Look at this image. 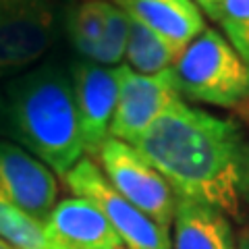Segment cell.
Segmentation results:
<instances>
[{
    "instance_id": "ac0fdd59",
    "label": "cell",
    "mask_w": 249,
    "mask_h": 249,
    "mask_svg": "<svg viewBox=\"0 0 249 249\" xmlns=\"http://www.w3.org/2000/svg\"><path fill=\"white\" fill-rule=\"evenodd\" d=\"M0 137L11 139V116H9V100L4 88H0Z\"/></svg>"
},
{
    "instance_id": "9c48e42d",
    "label": "cell",
    "mask_w": 249,
    "mask_h": 249,
    "mask_svg": "<svg viewBox=\"0 0 249 249\" xmlns=\"http://www.w3.org/2000/svg\"><path fill=\"white\" fill-rule=\"evenodd\" d=\"M0 191L42 224L58 204V181L52 170L4 137H0Z\"/></svg>"
},
{
    "instance_id": "8fae6325",
    "label": "cell",
    "mask_w": 249,
    "mask_h": 249,
    "mask_svg": "<svg viewBox=\"0 0 249 249\" xmlns=\"http://www.w3.org/2000/svg\"><path fill=\"white\" fill-rule=\"evenodd\" d=\"M114 6L156 31L175 48L183 50L187 44L206 31V17L193 0H108Z\"/></svg>"
},
{
    "instance_id": "9a60e30c",
    "label": "cell",
    "mask_w": 249,
    "mask_h": 249,
    "mask_svg": "<svg viewBox=\"0 0 249 249\" xmlns=\"http://www.w3.org/2000/svg\"><path fill=\"white\" fill-rule=\"evenodd\" d=\"M0 239L13 249H54L40 220L25 214L0 191Z\"/></svg>"
},
{
    "instance_id": "7402d4cb",
    "label": "cell",
    "mask_w": 249,
    "mask_h": 249,
    "mask_svg": "<svg viewBox=\"0 0 249 249\" xmlns=\"http://www.w3.org/2000/svg\"><path fill=\"white\" fill-rule=\"evenodd\" d=\"M241 249H249V231L243 235V239H241Z\"/></svg>"
},
{
    "instance_id": "ffe728a7",
    "label": "cell",
    "mask_w": 249,
    "mask_h": 249,
    "mask_svg": "<svg viewBox=\"0 0 249 249\" xmlns=\"http://www.w3.org/2000/svg\"><path fill=\"white\" fill-rule=\"evenodd\" d=\"M243 197L249 201V143H245L243 152Z\"/></svg>"
},
{
    "instance_id": "44dd1931",
    "label": "cell",
    "mask_w": 249,
    "mask_h": 249,
    "mask_svg": "<svg viewBox=\"0 0 249 249\" xmlns=\"http://www.w3.org/2000/svg\"><path fill=\"white\" fill-rule=\"evenodd\" d=\"M239 108H241V114H243V116H245V119L249 121V98H247V100H245V102H243V104H241Z\"/></svg>"
},
{
    "instance_id": "8992f818",
    "label": "cell",
    "mask_w": 249,
    "mask_h": 249,
    "mask_svg": "<svg viewBox=\"0 0 249 249\" xmlns=\"http://www.w3.org/2000/svg\"><path fill=\"white\" fill-rule=\"evenodd\" d=\"M75 197H85L96 204L116 235L121 237L123 247L127 249H170L168 232L162 231L150 216L124 199L114 187L108 183L104 173L96 162L81 158L62 177Z\"/></svg>"
},
{
    "instance_id": "277c9868",
    "label": "cell",
    "mask_w": 249,
    "mask_h": 249,
    "mask_svg": "<svg viewBox=\"0 0 249 249\" xmlns=\"http://www.w3.org/2000/svg\"><path fill=\"white\" fill-rule=\"evenodd\" d=\"M62 0H0V79L46 56L62 27Z\"/></svg>"
},
{
    "instance_id": "ba28073f",
    "label": "cell",
    "mask_w": 249,
    "mask_h": 249,
    "mask_svg": "<svg viewBox=\"0 0 249 249\" xmlns=\"http://www.w3.org/2000/svg\"><path fill=\"white\" fill-rule=\"evenodd\" d=\"M69 71L83 147L91 158H98L100 147L110 137V124L119 98V71L116 67H104L81 58H77Z\"/></svg>"
},
{
    "instance_id": "4fadbf2b",
    "label": "cell",
    "mask_w": 249,
    "mask_h": 249,
    "mask_svg": "<svg viewBox=\"0 0 249 249\" xmlns=\"http://www.w3.org/2000/svg\"><path fill=\"white\" fill-rule=\"evenodd\" d=\"M106 0H71L62 11V27L81 60L96 62L106 36Z\"/></svg>"
},
{
    "instance_id": "5b68a950",
    "label": "cell",
    "mask_w": 249,
    "mask_h": 249,
    "mask_svg": "<svg viewBox=\"0 0 249 249\" xmlns=\"http://www.w3.org/2000/svg\"><path fill=\"white\" fill-rule=\"evenodd\" d=\"M102 173L124 199H129L162 231H170L177 196L166 178L133 145L108 137L98 152Z\"/></svg>"
},
{
    "instance_id": "cb8c5ba5",
    "label": "cell",
    "mask_w": 249,
    "mask_h": 249,
    "mask_svg": "<svg viewBox=\"0 0 249 249\" xmlns=\"http://www.w3.org/2000/svg\"><path fill=\"white\" fill-rule=\"evenodd\" d=\"M119 249H127V247H119Z\"/></svg>"
},
{
    "instance_id": "603a6c76",
    "label": "cell",
    "mask_w": 249,
    "mask_h": 249,
    "mask_svg": "<svg viewBox=\"0 0 249 249\" xmlns=\"http://www.w3.org/2000/svg\"><path fill=\"white\" fill-rule=\"evenodd\" d=\"M0 249H13V247H11L9 243H4V241H2V239H0Z\"/></svg>"
},
{
    "instance_id": "7c38bea8",
    "label": "cell",
    "mask_w": 249,
    "mask_h": 249,
    "mask_svg": "<svg viewBox=\"0 0 249 249\" xmlns=\"http://www.w3.org/2000/svg\"><path fill=\"white\" fill-rule=\"evenodd\" d=\"M170 249H235L231 222L220 210L177 197Z\"/></svg>"
},
{
    "instance_id": "2e32d148",
    "label": "cell",
    "mask_w": 249,
    "mask_h": 249,
    "mask_svg": "<svg viewBox=\"0 0 249 249\" xmlns=\"http://www.w3.org/2000/svg\"><path fill=\"white\" fill-rule=\"evenodd\" d=\"M104 15H106V36L102 46H100L96 62L104 67H119L124 60V50H127L129 17L119 6L108 2V0L104 6Z\"/></svg>"
},
{
    "instance_id": "d6986e66",
    "label": "cell",
    "mask_w": 249,
    "mask_h": 249,
    "mask_svg": "<svg viewBox=\"0 0 249 249\" xmlns=\"http://www.w3.org/2000/svg\"><path fill=\"white\" fill-rule=\"evenodd\" d=\"M199 9H201V13H206L210 19H214L216 21V17H218V11H220V6H222V0H193Z\"/></svg>"
},
{
    "instance_id": "30bf717a",
    "label": "cell",
    "mask_w": 249,
    "mask_h": 249,
    "mask_svg": "<svg viewBox=\"0 0 249 249\" xmlns=\"http://www.w3.org/2000/svg\"><path fill=\"white\" fill-rule=\"evenodd\" d=\"M54 249H119L123 247L108 218L85 197H67L52 208L44 222Z\"/></svg>"
},
{
    "instance_id": "7a4b0ae2",
    "label": "cell",
    "mask_w": 249,
    "mask_h": 249,
    "mask_svg": "<svg viewBox=\"0 0 249 249\" xmlns=\"http://www.w3.org/2000/svg\"><path fill=\"white\" fill-rule=\"evenodd\" d=\"M4 91L11 139L65 177L85 154L71 71L62 62H42L9 79Z\"/></svg>"
},
{
    "instance_id": "6da1fadb",
    "label": "cell",
    "mask_w": 249,
    "mask_h": 249,
    "mask_svg": "<svg viewBox=\"0 0 249 249\" xmlns=\"http://www.w3.org/2000/svg\"><path fill=\"white\" fill-rule=\"evenodd\" d=\"M133 147L166 178L177 197L241 216L245 142L235 121L177 100Z\"/></svg>"
},
{
    "instance_id": "52a82bcc",
    "label": "cell",
    "mask_w": 249,
    "mask_h": 249,
    "mask_svg": "<svg viewBox=\"0 0 249 249\" xmlns=\"http://www.w3.org/2000/svg\"><path fill=\"white\" fill-rule=\"evenodd\" d=\"M119 98L110 124V137L133 145L145 129L166 110V108L183 100L170 77V69L160 75H142L119 65Z\"/></svg>"
},
{
    "instance_id": "5bb4252c",
    "label": "cell",
    "mask_w": 249,
    "mask_h": 249,
    "mask_svg": "<svg viewBox=\"0 0 249 249\" xmlns=\"http://www.w3.org/2000/svg\"><path fill=\"white\" fill-rule=\"evenodd\" d=\"M183 50L175 48L156 31L143 27L129 17V37L124 60L127 67L142 75H160L168 71Z\"/></svg>"
},
{
    "instance_id": "3957f363",
    "label": "cell",
    "mask_w": 249,
    "mask_h": 249,
    "mask_svg": "<svg viewBox=\"0 0 249 249\" xmlns=\"http://www.w3.org/2000/svg\"><path fill=\"white\" fill-rule=\"evenodd\" d=\"M178 96L191 102L239 108L249 98V62L220 31L206 29L170 67Z\"/></svg>"
},
{
    "instance_id": "e0dca14e",
    "label": "cell",
    "mask_w": 249,
    "mask_h": 249,
    "mask_svg": "<svg viewBox=\"0 0 249 249\" xmlns=\"http://www.w3.org/2000/svg\"><path fill=\"white\" fill-rule=\"evenodd\" d=\"M216 21L231 46L249 62V0H222Z\"/></svg>"
}]
</instances>
